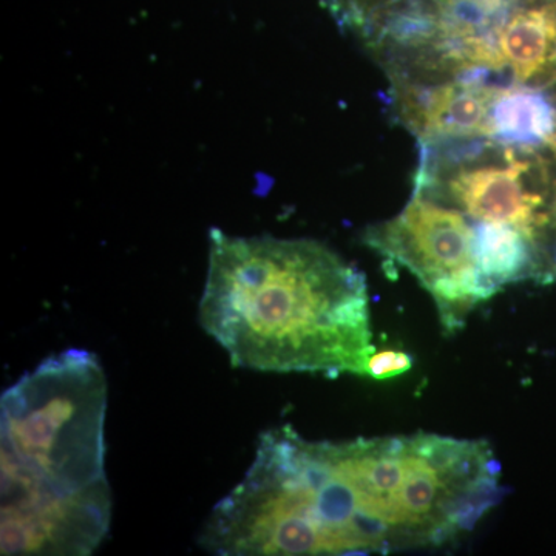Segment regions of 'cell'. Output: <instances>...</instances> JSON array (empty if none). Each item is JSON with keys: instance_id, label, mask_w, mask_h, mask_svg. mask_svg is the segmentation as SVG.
<instances>
[{"instance_id": "52a82bcc", "label": "cell", "mask_w": 556, "mask_h": 556, "mask_svg": "<svg viewBox=\"0 0 556 556\" xmlns=\"http://www.w3.org/2000/svg\"><path fill=\"white\" fill-rule=\"evenodd\" d=\"M501 86L484 76L433 83L391 80V102L399 121L419 144L489 139L490 110Z\"/></svg>"}, {"instance_id": "5b68a950", "label": "cell", "mask_w": 556, "mask_h": 556, "mask_svg": "<svg viewBox=\"0 0 556 556\" xmlns=\"http://www.w3.org/2000/svg\"><path fill=\"white\" fill-rule=\"evenodd\" d=\"M365 243L416 277L437 303L442 328L453 334L468 314L493 298L479 274L475 223L459 208L413 190L396 217L372 226Z\"/></svg>"}, {"instance_id": "30bf717a", "label": "cell", "mask_w": 556, "mask_h": 556, "mask_svg": "<svg viewBox=\"0 0 556 556\" xmlns=\"http://www.w3.org/2000/svg\"><path fill=\"white\" fill-rule=\"evenodd\" d=\"M473 223L478 270L493 294L526 278L538 280L536 252L525 233L510 226Z\"/></svg>"}, {"instance_id": "ba28073f", "label": "cell", "mask_w": 556, "mask_h": 556, "mask_svg": "<svg viewBox=\"0 0 556 556\" xmlns=\"http://www.w3.org/2000/svg\"><path fill=\"white\" fill-rule=\"evenodd\" d=\"M504 75L517 86L556 84V0H530L507 22L497 42Z\"/></svg>"}, {"instance_id": "7a4b0ae2", "label": "cell", "mask_w": 556, "mask_h": 556, "mask_svg": "<svg viewBox=\"0 0 556 556\" xmlns=\"http://www.w3.org/2000/svg\"><path fill=\"white\" fill-rule=\"evenodd\" d=\"M204 331L233 367L365 375L375 353L367 278L314 240L208 233Z\"/></svg>"}, {"instance_id": "7c38bea8", "label": "cell", "mask_w": 556, "mask_h": 556, "mask_svg": "<svg viewBox=\"0 0 556 556\" xmlns=\"http://www.w3.org/2000/svg\"><path fill=\"white\" fill-rule=\"evenodd\" d=\"M413 367V357L404 351H375L365 365L364 378L386 380L397 378Z\"/></svg>"}, {"instance_id": "3957f363", "label": "cell", "mask_w": 556, "mask_h": 556, "mask_svg": "<svg viewBox=\"0 0 556 556\" xmlns=\"http://www.w3.org/2000/svg\"><path fill=\"white\" fill-rule=\"evenodd\" d=\"M105 412L108 382L94 354L47 357L2 394V478L62 495L108 481Z\"/></svg>"}, {"instance_id": "277c9868", "label": "cell", "mask_w": 556, "mask_h": 556, "mask_svg": "<svg viewBox=\"0 0 556 556\" xmlns=\"http://www.w3.org/2000/svg\"><path fill=\"white\" fill-rule=\"evenodd\" d=\"M415 190L444 201L477 223L525 233L538 258V281L551 283L556 169L540 148L486 138L419 144Z\"/></svg>"}, {"instance_id": "8992f818", "label": "cell", "mask_w": 556, "mask_h": 556, "mask_svg": "<svg viewBox=\"0 0 556 556\" xmlns=\"http://www.w3.org/2000/svg\"><path fill=\"white\" fill-rule=\"evenodd\" d=\"M108 481L78 493L2 478V555H90L108 535Z\"/></svg>"}, {"instance_id": "9c48e42d", "label": "cell", "mask_w": 556, "mask_h": 556, "mask_svg": "<svg viewBox=\"0 0 556 556\" xmlns=\"http://www.w3.org/2000/svg\"><path fill=\"white\" fill-rule=\"evenodd\" d=\"M556 127V110L532 87L501 86L490 110L489 139L504 146L541 148Z\"/></svg>"}, {"instance_id": "4fadbf2b", "label": "cell", "mask_w": 556, "mask_h": 556, "mask_svg": "<svg viewBox=\"0 0 556 556\" xmlns=\"http://www.w3.org/2000/svg\"><path fill=\"white\" fill-rule=\"evenodd\" d=\"M546 146L551 149L552 159H554L556 164V127L552 137L547 139ZM551 280H556V207H555V223H554V233H552V247H551Z\"/></svg>"}, {"instance_id": "8fae6325", "label": "cell", "mask_w": 556, "mask_h": 556, "mask_svg": "<svg viewBox=\"0 0 556 556\" xmlns=\"http://www.w3.org/2000/svg\"><path fill=\"white\" fill-rule=\"evenodd\" d=\"M325 2L343 27L358 33L391 0H325Z\"/></svg>"}, {"instance_id": "6da1fadb", "label": "cell", "mask_w": 556, "mask_h": 556, "mask_svg": "<svg viewBox=\"0 0 556 556\" xmlns=\"http://www.w3.org/2000/svg\"><path fill=\"white\" fill-rule=\"evenodd\" d=\"M437 473L412 434L308 441L291 426L260 438L240 484L212 510L201 547L223 556L388 555L424 547Z\"/></svg>"}]
</instances>
